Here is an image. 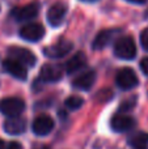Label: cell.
<instances>
[{
  "label": "cell",
  "mask_w": 148,
  "mask_h": 149,
  "mask_svg": "<svg viewBox=\"0 0 148 149\" xmlns=\"http://www.w3.org/2000/svg\"><path fill=\"white\" fill-rule=\"evenodd\" d=\"M114 54L123 60H131L136 56V45L131 36H123L115 41Z\"/></svg>",
  "instance_id": "1"
},
{
  "label": "cell",
  "mask_w": 148,
  "mask_h": 149,
  "mask_svg": "<svg viewBox=\"0 0 148 149\" xmlns=\"http://www.w3.org/2000/svg\"><path fill=\"white\" fill-rule=\"evenodd\" d=\"M25 110V102L17 97H8L0 101V113L7 118L20 116Z\"/></svg>",
  "instance_id": "2"
},
{
  "label": "cell",
  "mask_w": 148,
  "mask_h": 149,
  "mask_svg": "<svg viewBox=\"0 0 148 149\" xmlns=\"http://www.w3.org/2000/svg\"><path fill=\"white\" fill-rule=\"evenodd\" d=\"M115 84L122 90H130V89H134L139 84V80L136 73L134 72V70H131V68H122V70L118 71L117 76H115Z\"/></svg>",
  "instance_id": "3"
},
{
  "label": "cell",
  "mask_w": 148,
  "mask_h": 149,
  "mask_svg": "<svg viewBox=\"0 0 148 149\" xmlns=\"http://www.w3.org/2000/svg\"><path fill=\"white\" fill-rule=\"evenodd\" d=\"M73 49V45L68 39H59L57 43L47 46L43 49V54L50 59H59L63 58Z\"/></svg>",
  "instance_id": "4"
},
{
  "label": "cell",
  "mask_w": 148,
  "mask_h": 149,
  "mask_svg": "<svg viewBox=\"0 0 148 149\" xmlns=\"http://www.w3.org/2000/svg\"><path fill=\"white\" fill-rule=\"evenodd\" d=\"M8 55H9V58L22 63L24 65H28V67L36 65V62H37L36 55H34L30 50L24 49V47H18V46L9 47V49H8Z\"/></svg>",
  "instance_id": "5"
},
{
  "label": "cell",
  "mask_w": 148,
  "mask_h": 149,
  "mask_svg": "<svg viewBox=\"0 0 148 149\" xmlns=\"http://www.w3.org/2000/svg\"><path fill=\"white\" fill-rule=\"evenodd\" d=\"M20 37L28 42H38L45 37V28L38 22H29L20 29Z\"/></svg>",
  "instance_id": "6"
},
{
  "label": "cell",
  "mask_w": 148,
  "mask_h": 149,
  "mask_svg": "<svg viewBox=\"0 0 148 149\" xmlns=\"http://www.w3.org/2000/svg\"><path fill=\"white\" fill-rule=\"evenodd\" d=\"M54 126H55L54 119L50 115H47V114H42V115H38L33 120L31 130H33V132L37 136H46L54 130Z\"/></svg>",
  "instance_id": "7"
},
{
  "label": "cell",
  "mask_w": 148,
  "mask_h": 149,
  "mask_svg": "<svg viewBox=\"0 0 148 149\" xmlns=\"http://www.w3.org/2000/svg\"><path fill=\"white\" fill-rule=\"evenodd\" d=\"M39 12V4L37 1L29 3L22 7H17L12 10V16L15 17V20L17 21H30L38 16Z\"/></svg>",
  "instance_id": "8"
},
{
  "label": "cell",
  "mask_w": 148,
  "mask_h": 149,
  "mask_svg": "<svg viewBox=\"0 0 148 149\" xmlns=\"http://www.w3.org/2000/svg\"><path fill=\"white\" fill-rule=\"evenodd\" d=\"M118 33H119L118 29H104V30H101L94 37L93 43H92V49L97 50V51L105 49V47L109 46L114 41V38L118 36Z\"/></svg>",
  "instance_id": "9"
},
{
  "label": "cell",
  "mask_w": 148,
  "mask_h": 149,
  "mask_svg": "<svg viewBox=\"0 0 148 149\" xmlns=\"http://www.w3.org/2000/svg\"><path fill=\"white\" fill-rule=\"evenodd\" d=\"M110 127H112L113 131L115 132H126L130 131L135 127V119L130 115H126V114L121 113L117 114L112 118L110 120Z\"/></svg>",
  "instance_id": "10"
},
{
  "label": "cell",
  "mask_w": 148,
  "mask_h": 149,
  "mask_svg": "<svg viewBox=\"0 0 148 149\" xmlns=\"http://www.w3.org/2000/svg\"><path fill=\"white\" fill-rule=\"evenodd\" d=\"M3 68L5 70V72H8L10 76H13L17 80H26L28 77V71H26V65H24L22 63L17 62V60L12 59V58H7L3 62Z\"/></svg>",
  "instance_id": "11"
},
{
  "label": "cell",
  "mask_w": 148,
  "mask_h": 149,
  "mask_svg": "<svg viewBox=\"0 0 148 149\" xmlns=\"http://www.w3.org/2000/svg\"><path fill=\"white\" fill-rule=\"evenodd\" d=\"M67 15V5L64 3H55L47 10V21L52 26H59Z\"/></svg>",
  "instance_id": "12"
},
{
  "label": "cell",
  "mask_w": 148,
  "mask_h": 149,
  "mask_svg": "<svg viewBox=\"0 0 148 149\" xmlns=\"http://www.w3.org/2000/svg\"><path fill=\"white\" fill-rule=\"evenodd\" d=\"M63 68L57 64H45L39 71V77L45 82H57L62 79Z\"/></svg>",
  "instance_id": "13"
},
{
  "label": "cell",
  "mask_w": 148,
  "mask_h": 149,
  "mask_svg": "<svg viewBox=\"0 0 148 149\" xmlns=\"http://www.w3.org/2000/svg\"><path fill=\"white\" fill-rule=\"evenodd\" d=\"M94 81H96V72L94 71H85L73 80L72 86L79 90H89L93 86Z\"/></svg>",
  "instance_id": "14"
},
{
  "label": "cell",
  "mask_w": 148,
  "mask_h": 149,
  "mask_svg": "<svg viewBox=\"0 0 148 149\" xmlns=\"http://www.w3.org/2000/svg\"><path fill=\"white\" fill-rule=\"evenodd\" d=\"M4 131L9 135H21L26 130V120L21 116H15V118H8L3 124Z\"/></svg>",
  "instance_id": "15"
},
{
  "label": "cell",
  "mask_w": 148,
  "mask_h": 149,
  "mask_svg": "<svg viewBox=\"0 0 148 149\" xmlns=\"http://www.w3.org/2000/svg\"><path fill=\"white\" fill-rule=\"evenodd\" d=\"M87 65V56L83 52H77L75 54L66 64V71L67 73H76L80 70H83Z\"/></svg>",
  "instance_id": "16"
},
{
  "label": "cell",
  "mask_w": 148,
  "mask_h": 149,
  "mask_svg": "<svg viewBox=\"0 0 148 149\" xmlns=\"http://www.w3.org/2000/svg\"><path fill=\"white\" fill-rule=\"evenodd\" d=\"M128 144L133 149H148V134L140 132L134 135L133 137H130Z\"/></svg>",
  "instance_id": "17"
},
{
  "label": "cell",
  "mask_w": 148,
  "mask_h": 149,
  "mask_svg": "<svg viewBox=\"0 0 148 149\" xmlns=\"http://www.w3.org/2000/svg\"><path fill=\"white\" fill-rule=\"evenodd\" d=\"M83 103L84 100L81 97H79V95H71V97H68L66 100V106L70 110H77V109H80L83 106Z\"/></svg>",
  "instance_id": "18"
},
{
  "label": "cell",
  "mask_w": 148,
  "mask_h": 149,
  "mask_svg": "<svg viewBox=\"0 0 148 149\" xmlns=\"http://www.w3.org/2000/svg\"><path fill=\"white\" fill-rule=\"evenodd\" d=\"M113 97V92L110 89H102L98 92V94H97V100L100 101V102H106V101H110Z\"/></svg>",
  "instance_id": "19"
},
{
  "label": "cell",
  "mask_w": 148,
  "mask_h": 149,
  "mask_svg": "<svg viewBox=\"0 0 148 149\" xmlns=\"http://www.w3.org/2000/svg\"><path fill=\"white\" fill-rule=\"evenodd\" d=\"M135 103H136V100H135V97H131L128 101H126V102H123L122 105H121V107H119V111L121 113H123L125 114V111H128V110H131V109L135 106Z\"/></svg>",
  "instance_id": "20"
},
{
  "label": "cell",
  "mask_w": 148,
  "mask_h": 149,
  "mask_svg": "<svg viewBox=\"0 0 148 149\" xmlns=\"http://www.w3.org/2000/svg\"><path fill=\"white\" fill-rule=\"evenodd\" d=\"M140 45L146 51H148V28H146L140 33Z\"/></svg>",
  "instance_id": "21"
},
{
  "label": "cell",
  "mask_w": 148,
  "mask_h": 149,
  "mask_svg": "<svg viewBox=\"0 0 148 149\" xmlns=\"http://www.w3.org/2000/svg\"><path fill=\"white\" fill-rule=\"evenodd\" d=\"M140 70L146 76H148V58H143L140 62Z\"/></svg>",
  "instance_id": "22"
},
{
  "label": "cell",
  "mask_w": 148,
  "mask_h": 149,
  "mask_svg": "<svg viewBox=\"0 0 148 149\" xmlns=\"http://www.w3.org/2000/svg\"><path fill=\"white\" fill-rule=\"evenodd\" d=\"M7 149H24V148H22V145H21L20 143H17V141H12V143H9V144H8Z\"/></svg>",
  "instance_id": "23"
},
{
  "label": "cell",
  "mask_w": 148,
  "mask_h": 149,
  "mask_svg": "<svg viewBox=\"0 0 148 149\" xmlns=\"http://www.w3.org/2000/svg\"><path fill=\"white\" fill-rule=\"evenodd\" d=\"M128 3H133V4H146L148 0H126Z\"/></svg>",
  "instance_id": "24"
},
{
  "label": "cell",
  "mask_w": 148,
  "mask_h": 149,
  "mask_svg": "<svg viewBox=\"0 0 148 149\" xmlns=\"http://www.w3.org/2000/svg\"><path fill=\"white\" fill-rule=\"evenodd\" d=\"M33 149H50L47 145H36Z\"/></svg>",
  "instance_id": "25"
},
{
  "label": "cell",
  "mask_w": 148,
  "mask_h": 149,
  "mask_svg": "<svg viewBox=\"0 0 148 149\" xmlns=\"http://www.w3.org/2000/svg\"><path fill=\"white\" fill-rule=\"evenodd\" d=\"M0 149H7V148H5V144H4V141H3V140H0Z\"/></svg>",
  "instance_id": "26"
},
{
  "label": "cell",
  "mask_w": 148,
  "mask_h": 149,
  "mask_svg": "<svg viewBox=\"0 0 148 149\" xmlns=\"http://www.w3.org/2000/svg\"><path fill=\"white\" fill-rule=\"evenodd\" d=\"M81 1H85V3H93V1H97V0H81Z\"/></svg>",
  "instance_id": "27"
}]
</instances>
